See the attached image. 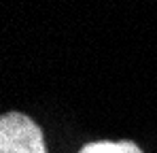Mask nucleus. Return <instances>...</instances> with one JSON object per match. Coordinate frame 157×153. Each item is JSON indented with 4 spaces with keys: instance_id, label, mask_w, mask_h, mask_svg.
<instances>
[{
    "instance_id": "f257e3e1",
    "label": "nucleus",
    "mask_w": 157,
    "mask_h": 153,
    "mask_svg": "<svg viewBox=\"0 0 157 153\" xmlns=\"http://www.w3.org/2000/svg\"><path fill=\"white\" fill-rule=\"evenodd\" d=\"M0 153H47L40 128L24 113L2 115Z\"/></svg>"
},
{
    "instance_id": "f03ea898",
    "label": "nucleus",
    "mask_w": 157,
    "mask_h": 153,
    "mask_svg": "<svg viewBox=\"0 0 157 153\" xmlns=\"http://www.w3.org/2000/svg\"><path fill=\"white\" fill-rule=\"evenodd\" d=\"M78 153H142L134 143H110V140H98V143H89L85 145Z\"/></svg>"
}]
</instances>
